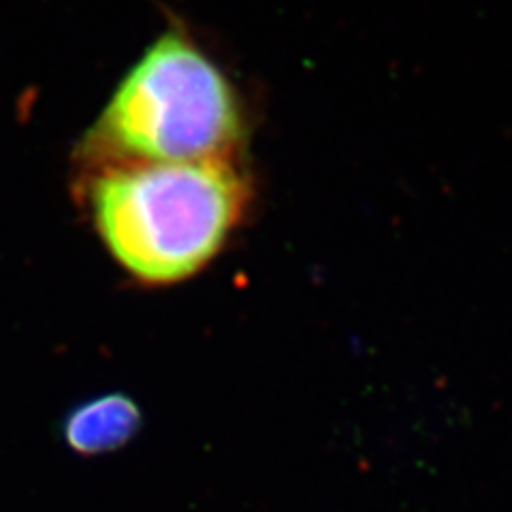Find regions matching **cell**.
Masks as SVG:
<instances>
[{"label": "cell", "instance_id": "cell-1", "mask_svg": "<svg viewBox=\"0 0 512 512\" xmlns=\"http://www.w3.org/2000/svg\"><path fill=\"white\" fill-rule=\"evenodd\" d=\"M79 192L111 259L154 286L210 265L250 205L239 158L92 167L79 171Z\"/></svg>", "mask_w": 512, "mask_h": 512}, {"label": "cell", "instance_id": "cell-2", "mask_svg": "<svg viewBox=\"0 0 512 512\" xmlns=\"http://www.w3.org/2000/svg\"><path fill=\"white\" fill-rule=\"evenodd\" d=\"M244 109L220 64L184 30L154 39L79 143V171L239 158Z\"/></svg>", "mask_w": 512, "mask_h": 512}, {"label": "cell", "instance_id": "cell-3", "mask_svg": "<svg viewBox=\"0 0 512 512\" xmlns=\"http://www.w3.org/2000/svg\"><path fill=\"white\" fill-rule=\"evenodd\" d=\"M141 425V410L128 395L107 393L77 406L64 421V440L79 455H103L128 444Z\"/></svg>", "mask_w": 512, "mask_h": 512}]
</instances>
